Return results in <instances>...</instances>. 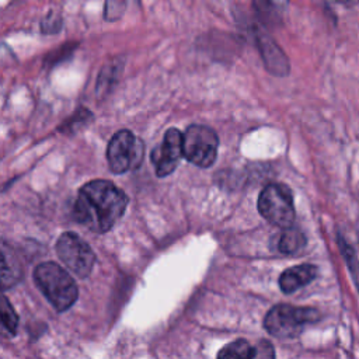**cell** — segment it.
I'll use <instances>...</instances> for the list:
<instances>
[{
  "label": "cell",
  "mask_w": 359,
  "mask_h": 359,
  "mask_svg": "<svg viewBox=\"0 0 359 359\" xmlns=\"http://www.w3.org/2000/svg\"><path fill=\"white\" fill-rule=\"evenodd\" d=\"M126 194L108 180L84 184L74 202L76 220L94 233H107L123 216L128 206Z\"/></svg>",
  "instance_id": "obj_1"
},
{
  "label": "cell",
  "mask_w": 359,
  "mask_h": 359,
  "mask_svg": "<svg viewBox=\"0 0 359 359\" xmlns=\"http://www.w3.org/2000/svg\"><path fill=\"white\" fill-rule=\"evenodd\" d=\"M32 276L38 289L55 310L66 311L77 300L79 289L74 279L56 262H41L34 269Z\"/></svg>",
  "instance_id": "obj_2"
},
{
  "label": "cell",
  "mask_w": 359,
  "mask_h": 359,
  "mask_svg": "<svg viewBox=\"0 0 359 359\" xmlns=\"http://www.w3.org/2000/svg\"><path fill=\"white\" fill-rule=\"evenodd\" d=\"M320 313L316 309L276 304L266 313L264 327L276 338H294L306 325L316 323Z\"/></svg>",
  "instance_id": "obj_3"
},
{
  "label": "cell",
  "mask_w": 359,
  "mask_h": 359,
  "mask_svg": "<svg viewBox=\"0 0 359 359\" xmlns=\"http://www.w3.org/2000/svg\"><path fill=\"white\" fill-rule=\"evenodd\" d=\"M258 210L269 223L282 229L292 227L296 212L289 187L279 182L268 184L258 196Z\"/></svg>",
  "instance_id": "obj_4"
},
{
  "label": "cell",
  "mask_w": 359,
  "mask_h": 359,
  "mask_svg": "<svg viewBox=\"0 0 359 359\" xmlns=\"http://www.w3.org/2000/svg\"><path fill=\"white\" fill-rule=\"evenodd\" d=\"M219 137L205 125H191L182 135V157L201 168L210 167L217 157Z\"/></svg>",
  "instance_id": "obj_5"
},
{
  "label": "cell",
  "mask_w": 359,
  "mask_h": 359,
  "mask_svg": "<svg viewBox=\"0 0 359 359\" xmlns=\"http://www.w3.org/2000/svg\"><path fill=\"white\" fill-rule=\"evenodd\" d=\"M143 156V142L128 129L116 132L107 146V161L114 174L136 170L142 164Z\"/></svg>",
  "instance_id": "obj_6"
},
{
  "label": "cell",
  "mask_w": 359,
  "mask_h": 359,
  "mask_svg": "<svg viewBox=\"0 0 359 359\" xmlns=\"http://www.w3.org/2000/svg\"><path fill=\"white\" fill-rule=\"evenodd\" d=\"M56 254L60 261L79 278H87L95 264L93 248L76 233L65 231L56 241Z\"/></svg>",
  "instance_id": "obj_7"
},
{
  "label": "cell",
  "mask_w": 359,
  "mask_h": 359,
  "mask_svg": "<svg viewBox=\"0 0 359 359\" xmlns=\"http://www.w3.org/2000/svg\"><path fill=\"white\" fill-rule=\"evenodd\" d=\"M182 158V133L177 128L165 132L163 142L151 151L150 161L157 177L170 175Z\"/></svg>",
  "instance_id": "obj_8"
},
{
  "label": "cell",
  "mask_w": 359,
  "mask_h": 359,
  "mask_svg": "<svg viewBox=\"0 0 359 359\" xmlns=\"http://www.w3.org/2000/svg\"><path fill=\"white\" fill-rule=\"evenodd\" d=\"M317 276V266L311 264H302L292 266L282 272L279 276V287L283 293H293L306 286Z\"/></svg>",
  "instance_id": "obj_9"
},
{
  "label": "cell",
  "mask_w": 359,
  "mask_h": 359,
  "mask_svg": "<svg viewBox=\"0 0 359 359\" xmlns=\"http://www.w3.org/2000/svg\"><path fill=\"white\" fill-rule=\"evenodd\" d=\"M259 43H261L259 46L262 50V59H265L268 69L273 67L272 72L279 76L286 74L289 65H287L285 55L280 52V49L276 46V43L266 36H262Z\"/></svg>",
  "instance_id": "obj_10"
},
{
  "label": "cell",
  "mask_w": 359,
  "mask_h": 359,
  "mask_svg": "<svg viewBox=\"0 0 359 359\" xmlns=\"http://www.w3.org/2000/svg\"><path fill=\"white\" fill-rule=\"evenodd\" d=\"M306 245V236L300 229L292 226L283 230L278 240V250L283 254H296Z\"/></svg>",
  "instance_id": "obj_11"
},
{
  "label": "cell",
  "mask_w": 359,
  "mask_h": 359,
  "mask_svg": "<svg viewBox=\"0 0 359 359\" xmlns=\"http://www.w3.org/2000/svg\"><path fill=\"white\" fill-rule=\"evenodd\" d=\"M18 327V316L8 302V299L0 294V335L1 337H14Z\"/></svg>",
  "instance_id": "obj_12"
},
{
  "label": "cell",
  "mask_w": 359,
  "mask_h": 359,
  "mask_svg": "<svg viewBox=\"0 0 359 359\" xmlns=\"http://www.w3.org/2000/svg\"><path fill=\"white\" fill-rule=\"evenodd\" d=\"M22 276V272L17 264H13L4 252L0 250V292L15 286Z\"/></svg>",
  "instance_id": "obj_13"
},
{
  "label": "cell",
  "mask_w": 359,
  "mask_h": 359,
  "mask_svg": "<svg viewBox=\"0 0 359 359\" xmlns=\"http://www.w3.org/2000/svg\"><path fill=\"white\" fill-rule=\"evenodd\" d=\"M252 351L254 346L245 339H236L219 351L217 359H251Z\"/></svg>",
  "instance_id": "obj_14"
},
{
  "label": "cell",
  "mask_w": 359,
  "mask_h": 359,
  "mask_svg": "<svg viewBox=\"0 0 359 359\" xmlns=\"http://www.w3.org/2000/svg\"><path fill=\"white\" fill-rule=\"evenodd\" d=\"M93 119V114L91 111L80 107L77 111H74V114L66 119L60 126H59V132L63 133H72L76 132L79 129H81V126L87 125L90 121Z\"/></svg>",
  "instance_id": "obj_15"
},
{
  "label": "cell",
  "mask_w": 359,
  "mask_h": 359,
  "mask_svg": "<svg viewBox=\"0 0 359 359\" xmlns=\"http://www.w3.org/2000/svg\"><path fill=\"white\" fill-rule=\"evenodd\" d=\"M116 66H104L102 70L100 72L98 76V81H97V93H104L107 91V88L111 87L112 84V79H115V72H116Z\"/></svg>",
  "instance_id": "obj_16"
},
{
  "label": "cell",
  "mask_w": 359,
  "mask_h": 359,
  "mask_svg": "<svg viewBox=\"0 0 359 359\" xmlns=\"http://www.w3.org/2000/svg\"><path fill=\"white\" fill-rule=\"evenodd\" d=\"M62 28V18L56 13H49L41 22V31L43 34H56Z\"/></svg>",
  "instance_id": "obj_17"
},
{
  "label": "cell",
  "mask_w": 359,
  "mask_h": 359,
  "mask_svg": "<svg viewBox=\"0 0 359 359\" xmlns=\"http://www.w3.org/2000/svg\"><path fill=\"white\" fill-rule=\"evenodd\" d=\"M251 359H275V349L271 342L259 341L252 351Z\"/></svg>",
  "instance_id": "obj_18"
}]
</instances>
